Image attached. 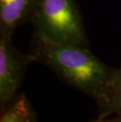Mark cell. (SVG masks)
I'll return each mask as SVG.
<instances>
[{"label":"cell","mask_w":121,"mask_h":122,"mask_svg":"<svg viewBox=\"0 0 121 122\" xmlns=\"http://www.w3.org/2000/svg\"><path fill=\"white\" fill-rule=\"evenodd\" d=\"M28 54L20 53L12 43V37L0 34V110L8 106L18 94L28 66Z\"/></svg>","instance_id":"obj_3"},{"label":"cell","mask_w":121,"mask_h":122,"mask_svg":"<svg viewBox=\"0 0 121 122\" xmlns=\"http://www.w3.org/2000/svg\"><path fill=\"white\" fill-rule=\"evenodd\" d=\"M37 0H0V34L12 37L20 25L30 22Z\"/></svg>","instance_id":"obj_4"},{"label":"cell","mask_w":121,"mask_h":122,"mask_svg":"<svg viewBox=\"0 0 121 122\" xmlns=\"http://www.w3.org/2000/svg\"><path fill=\"white\" fill-rule=\"evenodd\" d=\"M32 62L50 69L61 80L105 106L114 72L83 46L49 42L35 36L29 53Z\"/></svg>","instance_id":"obj_1"},{"label":"cell","mask_w":121,"mask_h":122,"mask_svg":"<svg viewBox=\"0 0 121 122\" xmlns=\"http://www.w3.org/2000/svg\"><path fill=\"white\" fill-rule=\"evenodd\" d=\"M99 111V113L106 117L121 113V66L119 68L114 69L106 102Z\"/></svg>","instance_id":"obj_6"},{"label":"cell","mask_w":121,"mask_h":122,"mask_svg":"<svg viewBox=\"0 0 121 122\" xmlns=\"http://www.w3.org/2000/svg\"><path fill=\"white\" fill-rule=\"evenodd\" d=\"M0 122H38L33 106L24 94H19L1 110Z\"/></svg>","instance_id":"obj_5"},{"label":"cell","mask_w":121,"mask_h":122,"mask_svg":"<svg viewBox=\"0 0 121 122\" xmlns=\"http://www.w3.org/2000/svg\"><path fill=\"white\" fill-rule=\"evenodd\" d=\"M105 117H106V116L99 113L98 117H97L96 119H94V120H92L91 122H102V121L104 120V118H105Z\"/></svg>","instance_id":"obj_8"},{"label":"cell","mask_w":121,"mask_h":122,"mask_svg":"<svg viewBox=\"0 0 121 122\" xmlns=\"http://www.w3.org/2000/svg\"><path fill=\"white\" fill-rule=\"evenodd\" d=\"M30 22L42 40L90 48L75 0H37Z\"/></svg>","instance_id":"obj_2"},{"label":"cell","mask_w":121,"mask_h":122,"mask_svg":"<svg viewBox=\"0 0 121 122\" xmlns=\"http://www.w3.org/2000/svg\"><path fill=\"white\" fill-rule=\"evenodd\" d=\"M102 122H121V113L112 114V117H109V116L106 117L104 118Z\"/></svg>","instance_id":"obj_7"}]
</instances>
